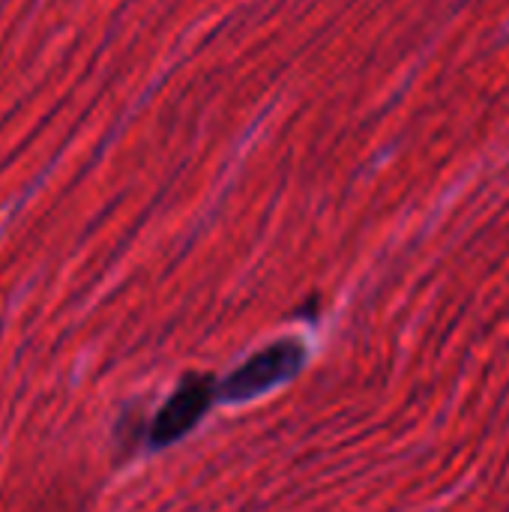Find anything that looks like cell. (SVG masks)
Wrapping results in <instances>:
<instances>
[{"instance_id":"cell-2","label":"cell","mask_w":509,"mask_h":512,"mask_svg":"<svg viewBox=\"0 0 509 512\" xmlns=\"http://www.w3.org/2000/svg\"><path fill=\"white\" fill-rule=\"evenodd\" d=\"M297 360H300V351H297V345H288V342H282V345H276V348L258 354L255 360H249V363L228 381V396H234V399H240V396H255L258 390H264V387L276 384L279 378H285V375L297 366Z\"/></svg>"},{"instance_id":"cell-1","label":"cell","mask_w":509,"mask_h":512,"mask_svg":"<svg viewBox=\"0 0 509 512\" xmlns=\"http://www.w3.org/2000/svg\"><path fill=\"white\" fill-rule=\"evenodd\" d=\"M207 405H210V384L204 378H189L171 396V402L159 411V417L153 423V432H150V441L156 447L177 441L183 432H189L195 426V420L204 414Z\"/></svg>"}]
</instances>
